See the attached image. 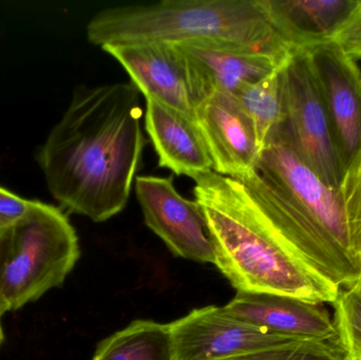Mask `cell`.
<instances>
[{"mask_svg": "<svg viewBox=\"0 0 361 360\" xmlns=\"http://www.w3.org/2000/svg\"><path fill=\"white\" fill-rule=\"evenodd\" d=\"M92 360H177L169 323L133 321L99 342Z\"/></svg>", "mask_w": 361, "mask_h": 360, "instance_id": "16", "label": "cell"}, {"mask_svg": "<svg viewBox=\"0 0 361 360\" xmlns=\"http://www.w3.org/2000/svg\"><path fill=\"white\" fill-rule=\"evenodd\" d=\"M280 70L245 87L235 95L252 120L261 150L284 124Z\"/></svg>", "mask_w": 361, "mask_h": 360, "instance_id": "17", "label": "cell"}, {"mask_svg": "<svg viewBox=\"0 0 361 360\" xmlns=\"http://www.w3.org/2000/svg\"><path fill=\"white\" fill-rule=\"evenodd\" d=\"M32 201L20 198L0 186V230H6L20 221L29 211Z\"/></svg>", "mask_w": 361, "mask_h": 360, "instance_id": "22", "label": "cell"}, {"mask_svg": "<svg viewBox=\"0 0 361 360\" xmlns=\"http://www.w3.org/2000/svg\"><path fill=\"white\" fill-rule=\"evenodd\" d=\"M0 318H1V314H0Z\"/></svg>", "mask_w": 361, "mask_h": 360, "instance_id": "24", "label": "cell"}, {"mask_svg": "<svg viewBox=\"0 0 361 360\" xmlns=\"http://www.w3.org/2000/svg\"><path fill=\"white\" fill-rule=\"evenodd\" d=\"M176 46L199 72L208 94L219 91L235 95L281 69L293 53L284 44L197 42Z\"/></svg>", "mask_w": 361, "mask_h": 360, "instance_id": "12", "label": "cell"}, {"mask_svg": "<svg viewBox=\"0 0 361 360\" xmlns=\"http://www.w3.org/2000/svg\"><path fill=\"white\" fill-rule=\"evenodd\" d=\"M332 42L338 44L354 61L361 58V0H356L355 6L337 30Z\"/></svg>", "mask_w": 361, "mask_h": 360, "instance_id": "21", "label": "cell"}, {"mask_svg": "<svg viewBox=\"0 0 361 360\" xmlns=\"http://www.w3.org/2000/svg\"><path fill=\"white\" fill-rule=\"evenodd\" d=\"M333 306V321L345 360H361V279L341 289Z\"/></svg>", "mask_w": 361, "mask_h": 360, "instance_id": "18", "label": "cell"}, {"mask_svg": "<svg viewBox=\"0 0 361 360\" xmlns=\"http://www.w3.org/2000/svg\"><path fill=\"white\" fill-rule=\"evenodd\" d=\"M135 187L146 225L176 257L214 263L203 211L195 200L180 196L173 175H137Z\"/></svg>", "mask_w": 361, "mask_h": 360, "instance_id": "8", "label": "cell"}, {"mask_svg": "<svg viewBox=\"0 0 361 360\" xmlns=\"http://www.w3.org/2000/svg\"><path fill=\"white\" fill-rule=\"evenodd\" d=\"M141 97L131 82L76 87L35 154L61 207L97 223L124 211L146 144Z\"/></svg>", "mask_w": 361, "mask_h": 360, "instance_id": "1", "label": "cell"}, {"mask_svg": "<svg viewBox=\"0 0 361 360\" xmlns=\"http://www.w3.org/2000/svg\"><path fill=\"white\" fill-rule=\"evenodd\" d=\"M278 35L292 51L332 42L356 0H267Z\"/></svg>", "mask_w": 361, "mask_h": 360, "instance_id": "15", "label": "cell"}, {"mask_svg": "<svg viewBox=\"0 0 361 360\" xmlns=\"http://www.w3.org/2000/svg\"><path fill=\"white\" fill-rule=\"evenodd\" d=\"M338 194L352 249L361 260V147L341 175Z\"/></svg>", "mask_w": 361, "mask_h": 360, "instance_id": "19", "label": "cell"}, {"mask_svg": "<svg viewBox=\"0 0 361 360\" xmlns=\"http://www.w3.org/2000/svg\"><path fill=\"white\" fill-rule=\"evenodd\" d=\"M169 328L177 360H225L307 340L263 329L218 306L195 309Z\"/></svg>", "mask_w": 361, "mask_h": 360, "instance_id": "7", "label": "cell"}, {"mask_svg": "<svg viewBox=\"0 0 361 360\" xmlns=\"http://www.w3.org/2000/svg\"><path fill=\"white\" fill-rule=\"evenodd\" d=\"M225 360H345L339 342L299 340Z\"/></svg>", "mask_w": 361, "mask_h": 360, "instance_id": "20", "label": "cell"}, {"mask_svg": "<svg viewBox=\"0 0 361 360\" xmlns=\"http://www.w3.org/2000/svg\"><path fill=\"white\" fill-rule=\"evenodd\" d=\"M87 38L101 48L197 42L286 46L274 27L267 0H163L114 6L90 19Z\"/></svg>", "mask_w": 361, "mask_h": 360, "instance_id": "3", "label": "cell"}, {"mask_svg": "<svg viewBox=\"0 0 361 360\" xmlns=\"http://www.w3.org/2000/svg\"><path fill=\"white\" fill-rule=\"evenodd\" d=\"M2 342H4V332H2L1 323H0V345Z\"/></svg>", "mask_w": 361, "mask_h": 360, "instance_id": "23", "label": "cell"}, {"mask_svg": "<svg viewBox=\"0 0 361 360\" xmlns=\"http://www.w3.org/2000/svg\"><path fill=\"white\" fill-rule=\"evenodd\" d=\"M192 180L195 201L214 247V264L238 292L334 304L341 289L282 245L245 184L214 170Z\"/></svg>", "mask_w": 361, "mask_h": 360, "instance_id": "2", "label": "cell"}, {"mask_svg": "<svg viewBox=\"0 0 361 360\" xmlns=\"http://www.w3.org/2000/svg\"><path fill=\"white\" fill-rule=\"evenodd\" d=\"M256 171L307 209L345 249L357 257L350 242L338 192L326 186L301 160L283 125L263 148Z\"/></svg>", "mask_w": 361, "mask_h": 360, "instance_id": "9", "label": "cell"}, {"mask_svg": "<svg viewBox=\"0 0 361 360\" xmlns=\"http://www.w3.org/2000/svg\"><path fill=\"white\" fill-rule=\"evenodd\" d=\"M102 49L124 68L145 99L195 120V109L209 94L199 72L176 44L146 42Z\"/></svg>", "mask_w": 361, "mask_h": 360, "instance_id": "6", "label": "cell"}, {"mask_svg": "<svg viewBox=\"0 0 361 360\" xmlns=\"http://www.w3.org/2000/svg\"><path fill=\"white\" fill-rule=\"evenodd\" d=\"M195 123L214 173L241 180L256 170L262 150L252 120L235 95L214 91L197 106Z\"/></svg>", "mask_w": 361, "mask_h": 360, "instance_id": "10", "label": "cell"}, {"mask_svg": "<svg viewBox=\"0 0 361 360\" xmlns=\"http://www.w3.org/2000/svg\"><path fill=\"white\" fill-rule=\"evenodd\" d=\"M307 51L330 116L343 173L361 147V70L335 42Z\"/></svg>", "mask_w": 361, "mask_h": 360, "instance_id": "11", "label": "cell"}, {"mask_svg": "<svg viewBox=\"0 0 361 360\" xmlns=\"http://www.w3.org/2000/svg\"><path fill=\"white\" fill-rule=\"evenodd\" d=\"M284 128L301 160L335 192L341 173L330 116L311 57L295 51L280 70Z\"/></svg>", "mask_w": 361, "mask_h": 360, "instance_id": "5", "label": "cell"}, {"mask_svg": "<svg viewBox=\"0 0 361 360\" xmlns=\"http://www.w3.org/2000/svg\"><path fill=\"white\" fill-rule=\"evenodd\" d=\"M80 256L78 237L66 213L32 201L20 221L0 230L1 316L61 287Z\"/></svg>", "mask_w": 361, "mask_h": 360, "instance_id": "4", "label": "cell"}, {"mask_svg": "<svg viewBox=\"0 0 361 360\" xmlns=\"http://www.w3.org/2000/svg\"><path fill=\"white\" fill-rule=\"evenodd\" d=\"M223 308L238 318L282 335L338 342L334 321L324 304L288 296L238 292Z\"/></svg>", "mask_w": 361, "mask_h": 360, "instance_id": "13", "label": "cell"}, {"mask_svg": "<svg viewBox=\"0 0 361 360\" xmlns=\"http://www.w3.org/2000/svg\"><path fill=\"white\" fill-rule=\"evenodd\" d=\"M145 99L144 124L159 167L191 179L212 171V159L195 120L154 99Z\"/></svg>", "mask_w": 361, "mask_h": 360, "instance_id": "14", "label": "cell"}]
</instances>
